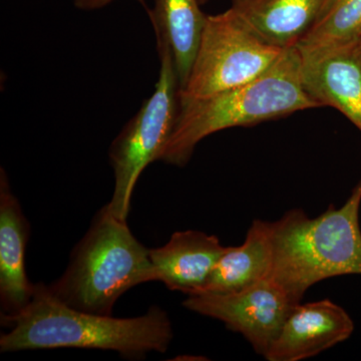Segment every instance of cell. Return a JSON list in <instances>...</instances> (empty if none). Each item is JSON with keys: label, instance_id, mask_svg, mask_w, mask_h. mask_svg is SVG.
Listing matches in <instances>:
<instances>
[{"label": "cell", "instance_id": "cell-18", "mask_svg": "<svg viewBox=\"0 0 361 361\" xmlns=\"http://www.w3.org/2000/svg\"><path fill=\"white\" fill-rule=\"evenodd\" d=\"M201 4H205L206 2H208V0H200Z\"/></svg>", "mask_w": 361, "mask_h": 361}, {"label": "cell", "instance_id": "cell-4", "mask_svg": "<svg viewBox=\"0 0 361 361\" xmlns=\"http://www.w3.org/2000/svg\"><path fill=\"white\" fill-rule=\"evenodd\" d=\"M149 281H157L149 249L106 205L71 252L66 272L47 288L71 307L110 316L123 293Z\"/></svg>", "mask_w": 361, "mask_h": 361}, {"label": "cell", "instance_id": "cell-16", "mask_svg": "<svg viewBox=\"0 0 361 361\" xmlns=\"http://www.w3.org/2000/svg\"><path fill=\"white\" fill-rule=\"evenodd\" d=\"M113 1L114 0H73V4L80 11H90L104 8V6H109ZM137 1L147 9L145 0H137Z\"/></svg>", "mask_w": 361, "mask_h": 361}, {"label": "cell", "instance_id": "cell-14", "mask_svg": "<svg viewBox=\"0 0 361 361\" xmlns=\"http://www.w3.org/2000/svg\"><path fill=\"white\" fill-rule=\"evenodd\" d=\"M270 266L268 221L254 220L243 244L228 247L198 294L243 290L268 278Z\"/></svg>", "mask_w": 361, "mask_h": 361}, {"label": "cell", "instance_id": "cell-7", "mask_svg": "<svg viewBox=\"0 0 361 361\" xmlns=\"http://www.w3.org/2000/svg\"><path fill=\"white\" fill-rule=\"evenodd\" d=\"M298 304L279 285L266 278L234 293L189 295L183 306L220 320L228 329L242 334L255 353L265 357Z\"/></svg>", "mask_w": 361, "mask_h": 361}, {"label": "cell", "instance_id": "cell-3", "mask_svg": "<svg viewBox=\"0 0 361 361\" xmlns=\"http://www.w3.org/2000/svg\"><path fill=\"white\" fill-rule=\"evenodd\" d=\"M361 179L341 208L310 218L301 209L268 221V278L301 303L310 287L332 277L361 275Z\"/></svg>", "mask_w": 361, "mask_h": 361}, {"label": "cell", "instance_id": "cell-2", "mask_svg": "<svg viewBox=\"0 0 361 361\" xmlns=\"http://www.w3.org/2000/svg\"><path fill=\"white\" fill-rule=\"evenodd\" d=\"M320 108L302 82V61L296 47L285 49L269 70L246 84L212 96L179 99L174 129L159 161L183 167L208 135Z\"/></svg>", "mask_w": 361, "mask_h": 361}, {"label": "cell", "instance_id": "cell-15", "mask_svg": "<svg viewBox=\"0 0 361 361\" xmlns=\"http://www.w3.org/2000/svg\"><path fill=\"white\" fill-rule=\"evenodd\" d=\"M361 42V0H324L308 32L297 44L301 56L357 47Z\"/></svg>", "mask_w": 361, "mask_h": 361}, {"label": "cell", "instance_id": "cell-6", "mask_svg": "<svg viewBox=\"0 0 361 361\" xmlns=\"http://www.w3.org/2000/svg\"><path fill=\"white\" fill-rule=\"evenodd\" d=\"M284 51L262 39L233 6L208 16L179 99L212 96L251 82L269 70Z\"/></svg>", "mask_w": 361, "mask_h": 361}, {"label": "cell", "instance_id": "cell-5", "mask_svg": "<svg viewBox=\"0 0 361 361\" xmlns=\"http://www.w3.org/2000/svg\"><path fill=\"white\" fill-rule=\"evenodd\" d=\"M157 49L160 71L155 90L116 135L109 151L115 188L106 205L123 221H127L140 176L149 164L159 161L179 111V78L172 54L167 44H157Z\"/></svg>", "mask_w": 361, "mask_h": 361}, {"label": "cell", "instance_id": "cell-9", "mask_svg": "<svg viewBox=\"0 0 361 361\" xmlns=\"http://www.w3.org/2000/svg\"><path fill=\"white\" fill-rule=\"evenodd\" d=\"M30 223L11 189L6 171L0 172V301L1 318L18 314L32 300L35 284L25 272Z\"/></svg>", "mask_w": 361, "mask_h": 361}, {"label": "cell", "instance_id": "cell-10", "mask_svg": "<svg viewBox=\"0 0 361 361\" xmlns=\"http://www.w3.org/2000/svg\"><path fill=\"white\" fill-rule=\"evenodd\" d=\"M301 61L307 94L320 106L341 111L361 133V52L346 47L301 56Z\"/></svg>", "mask_w": 361, "mask_h": 361}, {"label": "cell", "instance_id": "cell-12", "mask_svg": "<svg viewBox=\"0 0 361 361\" xmlns=\"http://www.w3.org/2000/svg\"><path fill=\"white\" fill-rule=\"evenodd\" d=\"M200 6V0H154L153 8H147L157 44L170 49L180 90L189 78L205 28L208 16Z\"/></svg>", "mask_w": 361, "mask_h": 361}, {"label": "cell", "instance_id": "cell-11", "mask_svg": "<svg viewBox=\"0 0 361 361\" xmlns=\"http://www.w3.org/2000/svg\"><path fill=\"white\" fill-rule=\"evenodd\" d=\"M227 249L217 236L187 230L174 233L160 248L149 249V257L157 281L189 296L200 293Z\"/></svg>", "mask_w": 361, "mask_h": 361}, {"label": "cell", "instance_id": "cell-8", "mask_svg": "<svg viewBox=\"0 0 361 361\" xmlns=\"http://www.w3.org/2000/svg\"><path fill=\"white\" fill-rule=\"evenodd\" d=\"M353 330L355 323L348 313L329 299L299 303L264 358L299 361L313 357L348 341Z\"/></svg>", "mask_w": 361, "mask_h": 361}, {"label": "cell", "instance_id": "cell-13", "mask_svg": "<svg viewBox=\"0 0 361 361\" xmlns=\"http://www.w3.org/2000/svg\"><path fill=\"white\" fill-rule=\"evenodd\" d=\"M324 0H232V6L266 42L296 47L317 18Z\"/></svg>", "mask_w": 361, "mask_h": 361}, {"label": "cell", "instance_id": "cell-17", "mask_svg": "<svg viewBox=\"0 0 361 361\" xmlns=\"http://www.w3.org/2000/svg\"><path fill=\"white\" fill-rule=\"evenodd\" d=\"M356 49H357L358 51H360V52H361V42L360 44L357 45V47H356Z\"/></svg>", "mask_w": 361, "mask_h": 361}, {"label": "cell", "instance_id": "cell-1", "mask_svg": "<svg viewBox=\"0 0 361 361\" xmlns=\"http://www.w3.org/2000/svg\"><path fill=\"white\" fill-rule=\"evenodd\" d=\"M11 331L0 337L1 353L35 349L84 348L113 350L130 360L164 353L173 341L165 310L149 308L130 318L94 314L75 310L52 295L47 285L35 284L30 302L18 314L2 317Z\"/></svg>", "mask_w": 361, "mask_h": 361}]
</instances>
